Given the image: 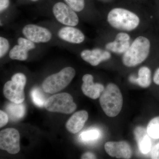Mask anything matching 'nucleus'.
Listing matches in <instances>:
<instances>
[{
	"label": "nucleus",
	"mask_w": 159,
	"mask_h": 159,
	"mask_svg": "<svg viewBox=\"0 0 159 159\" xmlns=\"http://www.w3.org/2000/svg\"><path fill=\"white\" fill-rule=\"evenodd\" d=\"M129 80L131 82L137 83L142 88L148 87L151 83V73L150 69L147 67H142L139 69L138 78L131 76Z\"/></svg>",
	"instance_id": "a211bd4d"
},
{
	"label": "nucleus",
	"mask_w": 159,
	"mask_h": 159,
	"mask_svg": "<svg viewBox=\"0 0 159 159\" xmlns=\"http://www.w3.org/2000/svg\"><path fill=\"white\" fill-rule=\"evenodd\" d=\"M151 158L152 159H159V142L152 149Z\"/></svg>",
	"instance_id": "a878e982"
},
{
	"label": "nucleus",
	"mask_w": 159,
	"mask_h": 159,
	"mask_svg": "<svg viewBox=\"0 0 159 159\" xmlns=\"http://www.w3.org/2000/svg\"><path fill=\"white\" fill-rule=\"evenodd\" d=\"M66 2L76 11H82L84 7V0H65Z\"/></svg>",
	"instance_id": "5701e85b"
},
{
	"label": "nucleus",
	"mask_w": 159,
	"mask_h": 159,
	"mask_svg": "<svg viewBox=\"0 0 159 159\" xmlns=\"http://www.w3.org/2000/svg\"><path fill=\"white\" fill-rule=\"evenodd\" d=\"M130 36L125 33H119L113 42L109 43L106 46V48L117 54L124 53L130 46Z\"/></svg>",
	"instance_id": "2eb2a0df"
},
{
	"label": "nucleus",
	"mask_w": 159,
	"mask_h": 159,
	"mask_svg": "<svg viewBox=\"0 0 159 159\" xmlns=\"http://www.w3.org/2000/svg\"><path fill=\"white\" fill-rule=\"evenodd\" d=\"M44 107L52 112L70 114L76 110L77 105L70 94L61 93L55 94L47 99Z\"/></svg>",
	"instance_id": "423d86ee"
},
{
	"label": "nucleus",
	"mask_w": 159,
	"mask_h": 159,
	"mask_svg": "<svg viewBox=\"0 0 159 159\" xmlns=\"http://www.w3.org/2000/svg\"><path fill=\"white\" fill-rule=\"evenodd\" d=\"M107 21L113 28L125 31H132L140 23L136 14L122 8H115L111 10L107 16Z\"/></svg>",
	"instance_id": "7ed1b4c3"
},
{
	"label": "nucleus",
	"mask_w": 159,
	"mask_h": 159,
	"mask_svg": "<svg viewBox=\"0 0 159 159\" xmlns=\"http://www.w3.org/2000/svg\"><path fill=\"white\" fill-rule=\"evenodd\" d=\"M18 45L15 46L9 52V57L13 60L25 61L28 58V51L35 48L34 42L29 39L20 38Z\"/></svg>",
	"instance_id": "9b49d317"
},
{
	"label": "nucleus",
	"mask_w": 159,
	"mask_h": 159,
	"mask_svg": "<svg viewBox=\"0 0 159 159\" xmlns=\"http://www.w3.org/2000/svg\"><path fill=\"white\" fill-rule=\"evenodd\" d=\"M9 5V0H0V11L2 12L3 10L7 9Z\"/></svg>",
	"instance_id": "bb28decb"
},
{
	"label": "nucleus",
	"mask_w": 159,
	"mask_h": 159,
	"mask_svg": "<svg viewBox=\"0 0 159 159\" xmlns=\"http://www.w3.org/2000/svg\"><path fill=\"white\" fill-rule=\"evenodd\" d=\"M58 35L61 39L72 43H80L84 40L83 33L72 26H67L61 29L58 31Z\"/></svg>",
	"instance_id": "dca6fc26"
},
{
	"label": "nucleus",
	"mask_w": 159,
	"mask_h": 159,
	"mask_svg": "<svg viewBox=\"0 0 159 159\" xmlns=\"http://www.w3.org/2000/svg\"><path fill=\"white\" fill-rule=\"evenodd\" d=\"M26 77L24 74L17 73L11 77V80L6 83L3 88L5 97L11 102L22 103L25 99L24 88Z\"/></svg>",
	"instance_id": "39448f33"
},
{
	"label": "nucleus",
	"mask_w": 159,
	"mask_h": 159,
	"mask_svg": "<svg viewBox=\"0 0 159 159\" xmlns=\"http://www.w3.org/2000/svg\"><path fill=\"white\" fill-rule=\"evenodd\" d=\"M104 148L109 155L118 159H130L132 155L130 145L125 141L107 142Z\"/></svg>",
	"instance_id": "1a4fd4ad"
},
{
	"label": "nucleus",
	"mask_w": 159,
	"mask_h": 159,
	"mask_svg": "<svg viewBox=\"0 0 159 159\" xmlns=\"http://www.w3.org/2000/svg\"><path fill=\"white\" fill-rule=\"evenodd\" d=\"M23 33L28 39L36 43L48 42L52 37V34L48 30L34 25L25 26Z\"/></svg>",
	"instance_id": "9d476101"
},
{
	"label": "nucleus",
	"mask_w": 159,
	"mask_h": 159,
	"mask_svg": "<svg viewBox=\"0 0 159 159\" xmlns=\"http://www.w3.org/2000/svg\"><path fill=\"white\" fill-rule=\"evenodd\" d=\"M99 134V131L97 129H91L83 132L80 136V138L84 142H89L98 139Z\"/></svg>",
	"instance_id": "4be33fe9"
},
{
	"label": "nucleus",
	"mask_w": 159,
	"mask_h": 159,
	"mask_svg": "<svg viewBox=\"0 0 159 159\" xmlns=\"http://www.w3.org/2000/svg\"><path fill=\"white\" fill-rule=\"evenodd\" d=\"M80 56L84 60L93 66L98 65L100 62L111 58V54L108 51L96 48L92 50H84Z\"/></svg>",
	"instance_id": "ddd939ff"
},
{
	"label": "nucleus",
	"mask_w": 159,
	"mask_h": 159,
	"mask_svg": "<svg viewBox=\"0 0 159 159\" xmlns=\"http://www.w3.org/2000/svg\"><path fill=\"white\" fill-rule=\"evenodd\" d=\"M6 110L10 119L14 121L23 118L26 112L25 106L23 102L21 103L13 102L9 103L6 106Z\"/></svg>",
	"instance_id": "6ab92c4d"
},
{
	"label": "nucleus",
	"mask_w": 159,
	"mask_h": 159,
	"mask_svg": "<svg viewBox=\"0 0 159 159\" xmlns=\"http://www.w3.org/2000/svg\"><path fill=\"white\" fill-rule=\"evenodd\" d=\"M81 159H97V157L93 153L91 152H87L84 153L81 156Z\"/></svg>",
	"instance_id": "cd10ccee"
},
{
	"label": "nucleus",
	"mask_w": 159,
	"mask_h": 159,
	"mask_svg": "<svg viewBox=\"0 0 159 159\" xmlns=\"http://www.w3.org/2000/svg\"><path fill=\"white\" fill-rule=\"evenodd\" d=\"M9 121V116L3 111H0V127L2 128L6 125Z\"/></svg>",
	"instance_id": "393cba45"
},
{
	"label": "nucleus",
	"mask_w": 159,
	"mask_h": 159,
	"mask_svg": "<svg viewBox=\"0 0 159 159\" xmlns=\"http://www.w3.org/2000/svg\"><path fill=\"white\" fill-rule=\"evenodd\" d=\"M9 47L8 40L3 37H0V57H2L7 53Z\"/></svg>",
	"instance_id": "b1692460"
},
{
	"label": "nucleus",
	"mask_w": 159,
	"mask_h": 159,
	"mask_svg": "<svg viewBox=\"0 0 159 159\" xmlns=\"http://www.w3.org/2000/svg\"><path fill=\"white\" fill-rule=\"evenodd\" d=\"M93 77L90 74H87L83 77V81L81 89L83 93L87 97L92 99L99 98L104 90V87L102 84L94 83L93 81Z\"/></svg>",
	"instance_id": "f8f14e48"
},
{
	"label": "nucleus",
	"mask_w": 159,
	"mask_h": 159,
	"mask_svg": "<svg viewBox=\"0 0 159 159\" xmlns=\"http://www.w3.org/2000/svg\"><path fill=\"white\" fill-rule=\"evenodd\" d=\"M147 131L151 138L159 139V116L151 120L147 125Z\"/></svg>",
	"instance_id": "412c9836"
},
{
	"label": "nucleus",
	"mask_w": 159,
	"mask_h": 159,
	"mask_svg": "<svg viewBox=\"0 0 159 159\" xmlns=\"http://www.w3.org/2000/svg\"><path fill=\"white\" fill-rule=\"evenodd\" d=\"M20 135L17 129L7 128L0 132V148L9 153L15 154L20 150Z\"/></svg>",
	"instance_id": "0eeeda50"
},
{
	"label": "nucleus",
	"mask_w": 159,
	"mask_h": 159,
	"mask_svg": "<svg viewBox=\"0 0 159 159\" xmlns=\"http://www.w3.org/2000/svg\"><path fill=\"white\" fill-rule=\"evenodd\" d=\"M88 117V113L86 111L76 112L68 120L66 124V128L71 133H77L83 128Z\"/></svg>",
	"instance_id": "4468645a"
},
{
	"label": "nucleus",
	"mask_w": 159,
	"mask_h": 159,
	"mask_svg": "<svg viewBox=\"0 0 159 159\" xmlns=\"http://www.w3.org/2000/svg\"><path fill=\"white\" fill-rule=\"evenodd\" d=\"M53 12L57 20L65 25L74 27L79 23V18L75 11L65 3L55 4L53 8Z\"/></svg>",
	"instance_id": "6e6552de"
},
{
	"label": "nucleus",
	"mask_w": 159,
	"mask_h": 159,
	"mask_svg": "<svg viewBox=\"0 0 159 159\" xmlns=\"http://www.w3.org/2000/svg\"><path fill=\"white\" fill-rule=\"evenodd\" d=\"M153 81L155 83L159 85V68L157 69L153 77Z\"/></svg>",
	"instance_id": "c85d7f7f"
},
{
	"label": "nucleus",
	"mask_w": 159,
	"mask_h": 159,
	"mask_svg": "<svg viewBox=\"0 0 159 159\" xmlns=\"http://www.w3.org/2000/svg\"><path fill=\"white\" fill-rule=\"evenodd\" d=\"M31 1H38V0H31Z\"/></svg>",
	"instance_id": "c756f323"
},
{
	"label": "nucleus",
	"mask_w": 159,
	"mask_h": 159,
	"mask_svg": "<svg viewBox=\"0 0 159 159\" xmlns=\"http://www.w3.org/2000/svg\"><path fill=\"white\" fill-rule=\"evenodd\" d=\"M134 134L140 151L144 154L148 153L151 148L152 144L147 129L139 126L135 129Z\"/></svg>",
	"instance_id": "f3484780"
},
{
	"label": "nucleus",
	"mask_w": 159,
	"mask_h": 159,
	"mask_svg": "<svg viewBox=\"0 0 159 159\" xmlns=\"http://www.w3.org/2000/svg\"><path fill=\"white\" fill-rule=\"evenodd\" d=\"M31 97L33 103L39 107H44L46 101L45 97L41 89L38 88H34L31 90Z\"/></svg>",
	"instance_id": "aec40b11"
},
{
	"label": "nucleus",
	"mask_w": 159,
	"mask_h": 159,
	"mask_svg": "<svg viewBox=\"0 0 159 159\" xmlns=\"http://www.w3.org/2000/svg\"><path fill=\"white\" fill-rule=\"evenodd\" d=\"M150 43L143 36H139L134 40L123 54L122 62L127 67H134L143 62L149 54Z\"/></svg>",
	"instance_id": "f03ea898"
},
{
	"label": "nucleus",
	"mask_w": 159,
	"mask_h": 159,
	"mask_svg": "<svg viewBox=\"0 0 159 159\" xmlns=\"http://www.w3.org/2000/svg\"><path fill=\"white\" fill-rule=\"evenodd\" d=\"M76 75V71L70 67L65 68L57 74L47 77L43 83V90L46 93L54 94L66 87Z\"/></svg>",
	"instance_id": "20e7f679"
},
{
	"label": "nucleus",
	"mask_w": 159,
	"mask_h": 159,
	"mask_svg": "<svg viewBox=\"0 0 159 159\" xmlns=\"http://www.w3.org/2000/svg\"><path fill=\"white\" fill-rule=\"evenodd\" d=\"M99 102L102 110L110 117H115L121 111L123 104L122 93L118 86L109 84L100 95Z\"/></svg>",
	"instance_id": "f257e3e1"
}]
</instances>
